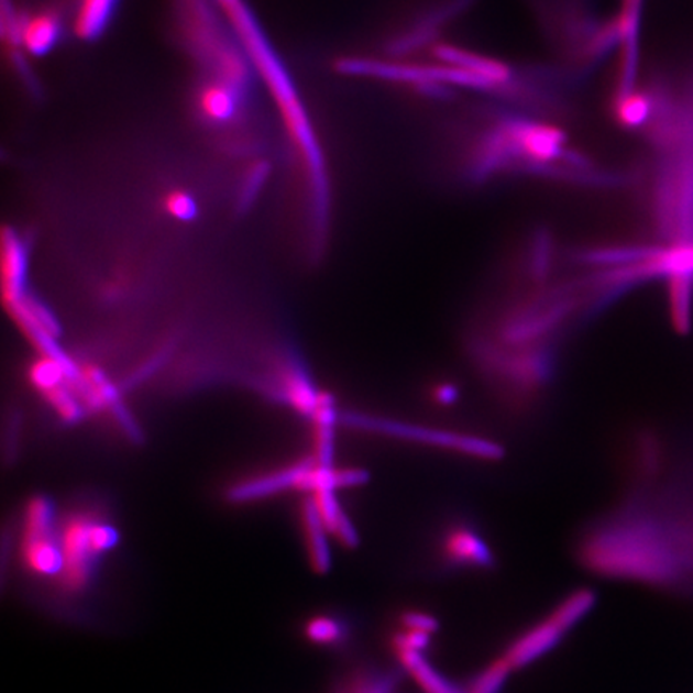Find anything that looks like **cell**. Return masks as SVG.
I'll list each match as a JSON object with an SVG mask.
<instances>
[{"label":"cell","instance_id":"2","mask_svg":"<svg viewBox=\"0 0 693 693\" xmlns=\"http://www.w3.org/2000/svg\"><path fill=\"white\" fill-rule=\"evenodd\" d=\"M118 531L110 521L89 510H76L63 520L58 535L63 566L59 586L65 593L87 590L98 560L118 544Z\"/></svg>","mask_w":693,"mask_h":693},{"label":"cell","instance_id":"8","mask_svg":"<svg viewBox=\"0 0 693 693\" xmlns=\"http://www.w3.org/2000/svg\"><path fill=\"white\" fill-rule=\"evenodd\" d=\"M62 23L54 13H36L16 26V38L31 55H44L57 45Z\"/></svg>","mask_w":693,"mask_h":693},{"label":"cell","instance_id":"5","mask_svg":"<svg viewBox=\"0 0 693 693\" xmlns=\"http://www.w3.org/2000/svg\"><path fill=\"white\" fill-rule=\"evenodd\" d=\"M471 2L472 0H448V2L439 3V6L426 10L422 15L409 21L404 30L398 31L388 41V51L395 55L413 54V52L419 51L424 45L439 36V31L442 30L443 24L461 13Z\"/></svg>","mask_w":693,"mask_h":693},{"label":"cell","instance_id":"9","mask_svg":"<svg viewBox=\"0 0 693 693\" xmlns=\"http://www.w3.org/2000/svg\"><path fill=\"white\" fill-rule=\"evenodd\" d=\"M302 527L310 565L314 566L318 573L327 572L329 565H331V554H329L327 541L328 530L324 528L323 521L318 517L311 501L304 504Z\"/></svg>","mask_w":693,"mask_h":693},{"label":"cell","instance_id":"4","mask_svg":"<svg viewBox=\"0 0 693 693\" xmlns=\"http://www.w3.org/2000/svg\"><path fill=\"white\" fill-rule=\"evenodd\" d=\"M437 565L444 572L486 570L495 556L482 534L465 521H451L437 541Z\"/></svg>","mask_w":693,"mask_h":693},{"label":"cell","instance_id":"3","mask_svg":"<svg viewBox=\"0 0 693 693\" xmlns=\"http://www.w3.org/2000/svg\"><path fill=\"white\" fill-rule=\"evenodd\" d=\"M21 560L34 576L58 578L62 573V548L55 535L54 506L42 496L31 499L24 513Z\"/></svg>","mask_w":693,"mask_h":693},{"label":"cell","instance_id":"12","mask_svg":"<svg viewBox=\"0 0 693 693\" xmlns=\"http://www.w3.org/2000/svg\"><path fill=\"white\" fill-rule=\"evenodd\" d=\"M653 103L649 90H635L629 96L615 98L614 113L619 124L628 129H644L649 124Z\"/></svg>","mask_w":693,"mask_h":693},{"label":"cell","instance_id":"13","mask_svg":"<svg viewBox=\"0 0 693 693\" xmlns=\"http://www.w3.org/2000/svg\"><path fill=\"white\" fill-rule=\"evenodd\" d=\"M306 635L311 642L321 646H334L342 642L346 635L345 626L332 616H315L306 626Z\"/></svg>","mask_w":693,"mask_h":693},{"label":"cell","instance_id":"6","mask_svg":"<svg viewBox=\"0 0 693 693\" xmlns=\"http://www.w3.org/2000/svg\"><path fill=\"white\" fill-rule=\"evenodd\" d=\"M26 246L12 230L2 237V294L7 307L15 306L26 294Z\"/></svg>","mask_w":693,"mask_h":693},{"label":"cell","instance_id":"1","mask_svg":"<svg viewBox=\"0 0 693 693\" xmlns=\"http://www.w3.org/2000/svg\"><path fill=\"white\" fill-rule=\"evenodd\" d=\"M471 136L464 174L485 182L501 174L537 175L581 184H614L618 175L602 173L584 154L569 146L565 132L544 116L495 111Z\"/></svg>","mask_w":693,"mask_h":693},{"label":"cell","instance_id":"11","mask_svg":"<svg viewBox=\"0 0 693 693\" xmlns=\"http://www.w3.org/2000/svg\"><path fill=\"white\" fill-rule=\"evenodd\" d=\"M282 388L286 400H288L297 411L310 416L311 418L318 404H320L321 394H318V392L311 387L310 381H308L306 374L294 370V367L283 371Z\"/></svg>","mask_w":693,"mask_h":693},{"label":"cell","instance_id":"15","mask_svg":"<svg viewBox=\"0 0 693 693\" xmlns=\"http://www.w3.org/2000/svg\"><path fill=\"white\" fill-rule=\"evenodd\" d=\"M682 537H684L685 551H688L689 565H691V573L693 576V519L681 521Z\"/></svg>","mask_w":693,"mask_h":693},{"label":"cell","instance_id":"10","mask_svg":"<svg viewBox=\"0 0 693 693\" xmlns=\"http://www.w3.org/2000/svg\"><path fill=\"white\" fill-rule=\"evenodd\" d=\"M118 0H79L75 30L77 36L92 41L103 33L116 9Z\"/></svg>","mask_w":693,"mask_h":693},{"label":"cell","instance_id":"14","mask_svg":"<svg viewBox=\"0 0 693 693\" xmlns=\"http://www.w3.org/2000/svg\"><path fill=\"white\" fill-rule=\"evenodd\" d=\"M163 208L167 216L180 222H188L198 216V205L190 193L185 190H170L163 198Z\"/></svg>","mask_w":693,"mask_h":693},{"label":"cell","instance_id":"7","mask_svg":"<svg viewBox=\"0 0 693 693\" xmlns=\"http://www.w3.org/2000/svg\"><path fill=\"white\" fill-rule=\"evenodd\" d=\"M240 108V90L229 80H209L198 94V110L211 124H226Z\"/></svg>","mask_w":693,"mask_h":693}]
</instances>
